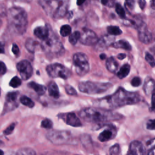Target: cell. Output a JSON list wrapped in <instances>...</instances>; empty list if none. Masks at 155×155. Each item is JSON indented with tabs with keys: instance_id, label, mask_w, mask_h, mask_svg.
I'll use <instances>...</instances> for the list:
<instances>
[{
	"instance_id": "cell-33",
	"label": "cell",
	"mask_w": 155,
	"mask_h": 155,
	"mask_svg": "<svg viewBox=\"0 0 155 155\" xmlns=\"http://www.w3.org/2000/svg\"><path fill=\"white\" fill-rule=\"evenodd\" d=\"M115 9L117 14L121 18H125V12L122 7V6L119 4H116L115 6Z\"/></svg>"
},
{
	"instance_id": "cell-16",
	"label": "cell",
	"mask_w": 155,
	"mask_h": 155,
	"mask_svg": "<svg viewBox=\"0 0 155 155\" xmlns=\"http://www.w3.org/2000/svg\"><path fill=\"white\" fill-rule=\"evenodd\" d=\"M128 153L136 155L143 154L145 153V148L140 141L133 140L130 144Z\"/></svg>"
},
{
	"instance_id": "cell-6",
	"label": "cell",
	"mask_w": 155,
	"mask_h": 155,
	"mask_svg": "<svg viewBox=\"0 0 155 155\" xmlns=\"http://www.w3.org/2000/svg\"><path fill=\"white\" fill-rule=\"evenodd\" d=\"M73 64L78 75L83 76L90 70V65L88 56L83 53H76L73 56Z\"/></svg>"
},
{
	"instance_id": "cell-5",
	"label": "cell",
	"mask_w": 155,
	"mask_h": 155,
	"mask_svg": "<svg viewBox=\"0 0 155 155\" xmlns=\"http://www.w3.org/2000/svg\"><path fill=\"white\" fill-rule=\"evenodd\" d=\"M42 47L46 52L56 55L62 54L64 50L59 39L54 34L51 33H50L49 36L45 40L43 41Z\"/></svg>"
},
{
	"instance_id": "cell-50",
	"label": "cell",
	"mask_w": 155,
	"mask_h": 155,
	"mask_svg": "<svg viewBox=\"0 0 155 155\" xmlns=\"http://www.w3.org/2000/svg\"><path fill=\"white\" fill-rule=\"evenodd\" d=\"M85 1V0H77V4L78 5H82Z\"/></svg>"
},
{
	"instance_id": "cell-3",
	"label": "cell",
	"mask_w": 155,
	"mask_h": 155,
	"mask_svg": "<svg viewBox=\"0 0 155 155\" xmlns=\"http://www.w3.org/2000/svg\"><path fill=\"white\" fill-rule=\"evenodd\" d=\"M8 24L10 29L15 33L22 35L27 26V15L25 11L18 7H13L7 12Z\"/></svg>"
},
{
	"instance_id": "cell-40",
	"label": "cell",
	"mask_w": 155,
	"mask_h": 155,
	"mask_svg": "<svg viewBox=\"0 0 155 155\" xmlns=\"http://www.w3.org/2000/svg\"><path fill=\"white\" fill-rule=\"evenodd\" d=\"M15 127V124L14 123L10 124V125L4 131V134H5V135H8V134H11V133L13 132V131Z\"/></svg>"
},
{
	"instance_id": "cell-25",
	"label": "cell",
	"mask_w": 155,
	"mask_h": 155,
	"mask_svg": "<svg viewBox=\"0 0 155 155\" xmlns=\"http://www.w3.org/2000/svg\"><path fill=\"white\" fill-rule=\"evenodd\" d=\"M130 71V65L128 64H124L117 73V76L119 79L125 78L128 76Z\"/></svg>"
},
{
	"instance_id": "cell-20",
	"label": "cell",
	"mask_w": 155,
	"mask_h": 155,
	"mask_svg": "<svg viewBox=\"0 0 155 155\" xmlns=\"http://www.w3.org/2000/svg\"><path fill=\"white\" fill-rule=\"evenodd\" d=\"M105 65L107 70L111 73H115L117 70L119 66L118 63L115 58L112 56L107 58Z\"/></svg>"
},
{
	"instance_id": "cell-28",
	"label": "cell",
	"mask_w": 155,
	"mask_h": 155,
	"mask_svg": "<svg viewBox=\"0 0 155 155\" xmlns=\"http://www.w3.org/2000/svg\"><path fill=\"white\" fill-rule=\"evenodd\" d=\"M107 32L109 35H113V36L119 35L122 33V30L120 29L119 27L117 26H113V25L108 26L107 27Z\"/></svg>"
},
{
	"instance_id": "cell-27",
	"label": "cell",
	"mask_w": 155,
	"mask_h": 155,
	"mask_svg": "<svg viewBox=\"0 0 155 155\" xmlns=\"http://www.w3.org/2000/svg\"><path fill=\"white\" fill-rule=\"evenodd\" d=\"M81 36V33L78 31H74L73 33L70 34L69 36L68 41L72 45H75L77 42L79 41V38Z\"/></svg>"
},
{
	"instance_id": "cell-48",
	"label": "cell",
	"mask_w": 155,
	"mask_h": 155,
	"mask_svg": "<svg viewBox=\"0 0 155 155\" xmlns=\"http://www.w3.org/2000/svg\"><path fill=\"white\" fill-rule=\"evenodd\" d=\"M126 57V54L124 53H120L117 55V58L120 60H122L124 59Z\"/></svg>"
},
{
	"instance_id": "cell-55",
	"label": "cell",
	"mask_w": 155,
	"mask_h": 155,
	"mask_svg": "<svg viewBox=\"0 0 155 155\" xmlns=\"http://www.w3.org/2000/svg\"><path fill=\"white\" fill-rule=\"evenodd\" d=\"M153 39H154V41H155V33L154 35V36H153Z\"/></svg>"
},
{
	"instance_id": "cell-42",
	"label": "cell",
	"mask_w": 155,
	"mask_h": 155,
	"mask_svg": "<svg viewBox=\"0 0 155 155\" xmlns=\"http://www.w3.org/2000/svg\"><path fill=\"white\" fill-rule=\"evenodd\" d=\"M151 107L152 110L155 109V91L151 94Z\"/></svg>"
},
{
	"instance_id": "cell-41",
	"label": "cell",
	"mask_w": 155,
	"mask_h": 155,
	"mask_svg": "<svg viewBox=\"0 0 155 155\" xmlns=\"http://www.w3.org/2000/svg\"><path fill=\"white\" fill-rule=\"evenodd\" d=\"M7 68L5 65L1 61H0V75H2L5 73Z\"/></svg>"
},
{
	"instance_id": "cell-32",
	"label": "cell",
	"mask_w": 155,
	"mask_h": 155,
	"mask_svg": "<svg viewBox=\"0 0 155 155\" xmlns=\"http://www.w3.org/2000/svg\"><path fill=\"white\" fill-rule=\"evenodd\" d=\"M9 85L13 88H17L21 85V80L18 76H14L10 81Z\"/></svg>"
},
{
	"instance_id": "cell-21",
	"label": "cell",
	"mask_w": 155,
	"mask_h": 155,
	"mask_svg": "<svg viewBox=\"0 0 155 155\" xmlns=\"http://www.w3.org/2000/svg\"><path fill=\"white\" fill-rule=\"evenodd\" d=\"M48 94L50 96L54 98H58L59 97V91L57 84L53 82H50L48 85Z\"/></svg>"
},
{
	"instance_id": "cell-11",
	"label": "cell",
	"mask_w": 155,
	"mask_h": 155,
	"mask_svg": "<svg viewBox=\"0 0 155 155\" xmlns=\"http://www.w3.org/2000/svg\"><path fill=\"white\" fill-rule=\"evenodd\" d=\"M138 38L139 41L145 44H149L153 40V35L148 31L147 25L141 22L138 27Z\"/></svg>"
},
{
	"instance_id": "cell-37",
	"label": "cell",
	"mask_w": 155,
	"mask_h": 155,
	"mask_svg": "<svg viewBox=\"0 0 155 155\" xmlns=\"http://www.w3.org/2000/svg\"><path fill=\"white\" fill-rule=\"evenodd\" d=\"M142 84V80L139 77H134L131 81V84L133 87H139Z\"/></svg>"
},
{
	"instance_id": "cell-52",
	"label": "cell",
	"mask_w": 155,
	"mask_h": 155,
	"mask_svg": "<svg viewBox=\"0 0 155 155\" xmlns=\"http://www.w3.org/2000/svg\"><path fill=\"white\" fill-rule=\"evenodd\" d=\"M100 58H101V59L103 60V59H104L106 58V55L104 54H101L100 55Z\"/></svg>"
},
{
	"instance_id": "cell-14",
	"label": "cell",
	"mask_w": 155,
	"mask_h": 155,
	"mask_svg": "<svg viewBox=\"0 0 155 155\" xmlns=\"http://www.w3.org/2000/svg\"><path fill=\"white\" fill-rule=\"evenodd\" d=\"M117 134L116 128L111 125L107 127L103 131H102L98 136V139L101 142H107L114 139Z\"/></svg>"
},
{
	"instance_id": "cell-8",
	"label": "cell",
	"mask_w": 155,
	"mask_h": 155,
	"mask_svg": "<svg viewBox=\"0 0 155 155\" xmlns=\"http://www.w3.org/2000/svg\"><path fill=\"white\" fill-rule=\"evenodd\" d=\"M48 74L53 78H60L67 79L71 76L70 71L62 64L55 63L48 65L46 68Z\"/></svg>"
},
{
	"instance_id": "cell-43",
	"label": "cell",
	"mask_w": 155,
	"mask_h": 155,
	"mask_svg": "<svg viewBox=\"0 0 155 155\" xmlns=\"http://www.w3.org/2000/svg\"><path fill=\"white\" fill-rule=\"evenodd\" d=\"M114 0H101V3L104 5L111 7L113 5Z\"/></svg>"
},
{
	"instance_id": "cell-4",
	"label": "cell",
	"mask_w": 155,
	"mask_h": 155,
	"mask_svg": "<svg viewBox=\"0 0 155 155\" xmlns=\"http://www.w3.org/2000/svg\"><path fill=\"white\" fill-rule=\"evenodd\" d=\"M112 87L110 82H94L85 81L80 82L78 88L82 93L88 94H96L103 93Z\"/></svg>"
},
{
	"instance_id": "cell-39",
	"label": "cell",
	"mask_w": 155,
	"mask_h": 155,
	"mask_svg": "<svg viewBox=\"0 0 155 155\" xmlns=\"http://www.w3.org/2000/svg\"><path fill=\"white\" fill-rule=\"evenodd\" d=\"M125 5L128 10H132L134 7V0H125Z\"/></svg>"
},
{
	"instance_id": "cell-22",
	"label": "cell",
	"mask_w": 155,
	"mask_h": 155,
	"mask_svg": "<svg viewBox=\"0 0 155 155\" xmlns=\"http://www.w3.org/2000/svg\"><path fill=\"white\" fill-rule=\"evenodd\" d=\"M28 87L32 88L39 95H42L46 91V87L42 85L38 84L35 82H30L28 84Z\"/></svg>"
},
{
	"instance_id": "cell-35",
	"label": "cell",
	"mask_w": 155,
	"mask_h": 155,
	"mask_svg": "<svg viewBox=\"0 0 155 155\" xmlns=\"http://www.w3.org/2000/svg\"><path fill=\"white\" fill-rule=\"evenodd\" d=\"M65 90L67 92V93L69 95L71 96H76L77 95V92L76 90L71 85H66L65 86Z\"/></svg>"
},
{
	"instance_id": "cell-46",
	"label": "cell",
	"mask_w": 155,
	"mask_h": 155,
	"mask_svg": "<svg viewBox=\"0 0 155 155\" xmlns=\"http://www.w3.org/2000/svg\"><path fill=\"white\" fill-rule=\"evenodd\" d=\"M139 2V5L140 7V8L142 10L144 8L145 6V0H138Z\"/></svg>"
},
{
	"instance_id": "cell-9",
	"label": "cell",
	"mask_w": 155,
	"mask_h": 155,
	"mask_svg": "<svg viewBox=\"0 0 155 155\" xmlns=\"http://www.w3.org/2000/svg\"><path fill=\"white\" fill-rule=\"evenodd\" d=\"M99 38L97 35L92 30L87 28L83 30L81 34L79 41L80 42L85 45H94L97 42Z\"/></svg>"
},
{
	"instance_id": "cell-30",
	"label": "cell",
	"mask_w": 155,
	"mask_h": 155,
	"mask_svg": "<svg viewBox=\"0 0 155 155\" xmlns=\"http://www.w3.org/2000/svg\"><path fill=\"white\" fill-rule=\"evenodd\" d=\"M18 154H27V155H31V154H35L36 153L35 151L30 148H23L21 149H19L18 152H17Z\"/></svg>"
},
{
	"instance_id": "cell-18",
	"label": "cell",
	"mask_w": 155,
	"mask_h": 155,
	"mask_svg": "<svg viewBox=\"0 0 155 155\" xmlns=\"http://www.w3.org/2000/svg\"><path fill=\"white\" fill-rule=\"evenodd\" d=\"M143 91L146 95H150L155 91V81L150 77H147L143 86Z\"/></svg>"
},
{
	"instance_id": "cell-56",
	"label": "cell",
	"mask_w": 155,
	"mask_h": 155,
	"mask_svg": "<svg viewBox=\"0 0 155 155\" xmlns=\"http://www.w3.org/2000/svg\"><path fill=\"white\" fill-rule=\"evenodd\" d=\"M58 1H63L64 0H58Z\"/></svg>"
},
{
	"instance_id": "cell-26",
	"label": "cell",
	"mask_w": 155,
	"mask_h": 155,
	"mask_svg": "<svg viewBox=\"0 0 155 155\" xmlns=\"http://www.w3.org/2000/svg\"><path fill=\"white\" fill-rule=\"evenodd\" d=\"M20 102L29 108H32L35 105L33 101L26 96H22L20 97Z\"/></svg>"
},
{
	"instance_id": "cell-36",
	"label": "cell",
	"mask_w": 155,
	"mask_h": 155,
	"mask_svg": "<svg viewBox=\"0 0 155 155\" xmlns=\"http://www.w3.org/2000/svg\"><path fill=\"white\" fill-rule=\"evenodd\" d=\"M53 126V122L50 119H45L41 122V127L44 128H51Z\"/></svg>"
},
{
	"instance_id": "cell-34",
	"label": "cell",
	"mask_w": 155,
	"mask_h": 155,
	"mask_svg": "<svg viewBox=\"0 0 155 155\" xmlns=\"http://www.w3.org/2000/svg\"><path fill=\"white\" fill-rule=\"evenodd\" d=\"M145 60L152 67H155V59L153 55L149 53H146L145 54Z\"/></svg>"
},
{
	"instance_id": "cell-19",
	"label": "cell",
	"mask_w": 155,
	"mask_h": 155,
	"mask_svg": "<svg viewBox=\"0 0 155 155\" xmlns=\"http://www.w3.org/2000/svg\"><path fill=\"white\" fill-rule=\"evenodd\" d=\"M58 0H38L39 4L42 7L44 10L48 14L53 15V8L55 7V4L58 2Z\"/></svg>"
},
{
	"instance_id": "cell-23",
	"label": "cell",
	"mask_w": 155,
	"mask_h": 155,
	"mask_svg": "<svg viewBox=\"0 0 155 155\" xmlns=\"http://www.w3.org/2000/svg\"><path fill=\"white\" fill-rule=\"evenodd\" d=\"M112 47L116 48H122L126 50H131V45L129 44L128 42L124 39H121L116 42H114L112 45Z\"/></svg>"
},
{
	"instance_id": "cell-13",
	"label": "cell",
	"mask_w": 155,
	"mask_h": 155,
	"mask_svg": "<svg viewBox=\"0 0 155 155\" xmlns=\"http://www.w3.org/2000/svg\"><path fill=\"white\" fill-rule=\"evenodd\" d=\"M114 41V37L113 35H107L103 36L98 39L97 42L94 45V48L97 51H103L107 49L109 46H111Z\"/></svg>"
},
{
	"instance_id": "cell-31",
	"label": "cell",
	"mask_w": 155,
	"mask_h": 155,
	"mask_svg": "<svg viewBox=\"0 0 155 155\" xmlns=\"http://www.w3.org/2000/svg\"><path fill=\"white\" fill-rule=\"evenodd\" d=\"M109 153L111 155H116L120 153V147L117 143L111 146L109 149Z\"/></svg>"
},
{
	"instance_id": "cell-51",
	"label": "cell",
	"mask_w": 155,
	"mask_h": 155,
	"mask_svg": "<svg viewBox=\"0 0 155 155\" xmlns=\"http://www.w3.org/2000/svg\"><path fill=\"white\" fill-rule=\"evenodd\" d=\"M151 7L153 8H155V0H151Z\"/></svg>"
},
{
	"instance_id": "cell-29",
	"label": "cell",
	"mask_w": 155,
	"mask_h": 155,
	"mask_svg": "<svg viewBox=\"0 0 155 155\" xmlns=\"http://www.w3.org/2000/svg\"><path fill=\"white\" fill-rule=\"evenodd\" d=\"M71 28L68 25H64L61 27L60 29V34L62 36L65 37L71 34Z\"/></svg>"
},
{
	"instance_id": "cell-1",
	"label": "cell",
	"mask_w": 155,
	"mask_h": 155,
	"mask_svg": "<svg viewBox=\"0 0 155 155\" xmlns=\"http://www.w3.org/2000/svg\"><path fill=\"white\" fill-rule=\"evenodd\" d=\"M140 99L139 93L128 91L120 87L114 93L96 101L95 104L101 108L110 110L127 105L137 104L140 101Z\"/></svg>"
},
{
	"instance_id": "cell-10",
	"label": "cell",
	"mask_w": 155,
	"mask_h": 155,
	"mask_svg": "<svg viewBox=\"0 0 155 155\" xmlns=\"http://www.w3.org/2000/svg\"><path fill=\"white\" fill-rule=\"evenodd\" d=\"M17 70L20 73L22 79H28L33 74V68L30 63L27 60H22L19 62L16 65Z\"/></svg>"
},
{
	"instance_id": "cell-45",
	"label": "cell",
	"mask_w": 155,
	"mask_h": 155,
	"mask_svg": "<svg viewBox=\"0 0 155 155\" xmlns=\"http://www.w3.org/2000/svg\"><path fill=\"white\" fill-rule=\"evenodd\" d=\"M7 12L5 11V8L4 6H2V5H0V15L4 16L7 15Z\"/></svg>"
},
{
	"instance_id": "cell-54",
	"label": "cell",
	"mask_w": 155,
	"mask_h": 155,
	"mask_svg": "<svg viewBox=\"0 0 155 155\" xmlns=\"http://www.w3.org/2000/svg\"><path fill=\"white\" fill-rule=\"evenodd\" d=\"M2 154H4V152L0 150V155H2Z\"/></svg>"
},
{
	"instance_id": "cell-53",
	"label": "cell",
	"mask_w": 155,
	"mask_h": 155,
	"mask_svg": "<svg viewBox=\"0 0 155 155\" xmlns=\"http://www.w3.org/2000/svg\"><path fill=\"white\" fill-rule=\"evenodd\" d=\"M151 51H152V52H154V53H155V45L154 46H153V47H152L151 48Z\"/></svg>"
},
{
	"instance_id": "cell-15",
	"label": "cell",
	"mask_w": 155,
	"mask_h": 155,
	"mask_svg": "<svg viewBox=\"0 0 155 155\" xmlns=\"http://www.w3.org/2000/svg\"><path fill=\"white\" fill-rule=\"evenodd\" d=\"M60 116L63 119L65 122L70 126L74 127H79L82 126V123L78 116L74 113H68L64 114H61Z\"/></svg>"
},
{
	"instance_id": "cell-7",
	"label": "cell",
	"mask_w": 155,
	"mask_h": 155,
	"mask_svg": "<svg viewBox=\"0 0 155 155\" xmlns=\"http://www.w3.org/2000/svg\"><path fill=\"white\" fill-rule=\"evenodd\" d=\"M47 138L53 144L64 145L68 143L72 138L71 134L68 131L53 130L46 134Z\"/></svg>"
},
{
	"instance_id": "cell-38",
	"label": "cell",
	"mask_w": 155,
	"mask_h": 155,
	"mask_svg": "<svg viewBox=\"0 0 155 155\" xmlns=\"http://www.w3.org/2000/svg\"><path fill=\"white\" fill-rule=\"evenodd\" d=\"M147 128L150 130H155V119H150L146 124Z\"/></svg>"
},
{
	"instance_id": "cell-24",
	"label": "cell",
	"mask_w": 155,
	"mask_h": 155,
	"mask_svg": "<svg viewBox=\"0 0 155 155\" xmlns=\"http://www.w3.org/2000/svg\"><path fill=\"white\" fill-rule=\"evenodd\" d=\"M38 46L39 43L31 38H28L25 42V47L30 52L34 53L37 50Z\"/></svg>"
},
{
	"instance_id": "cell-44",
	"label": "cell",
	"mask_w": 155,
	"mask_h": 155,
	"mask_svg": "<svg viewBox=\"0 0 155 155\" xmlns=\"http://www.w3.org/2000/svg\"><path fill=\"white\" fill-rule=\"evenodd\" d=\"M12 52L15 54H18L19 52V47H18V45L16 44H13V46H12Z\"/></svg>"
},
{
	"instance_id": "cell-49",
	"label": "cell",
	"mask_w": 155,
	"mask_h": 155,
	"mask_svg": "<svg viewBox=\"0 0 155 155\" xmlns=\"http://www.w3.org/2000/svg\"><path fill=\"white\" fill-rule=\"evenodd\" d=\"M148 154H151V155H155V147H153L151 149H150L148 152Z\"/></svg>"
},
{
	"instance_id": "cell-2",
	"label": "cell",
	"mask_w": 155,
	"mask_h": 155,
	"mask_svg": "<svg viewBox=\"0 0 155 155\" xmlns=\"http://www.w3.org/2000/svg\"><path fill=\"white\" fill-rule=\"evenodd\" d=\"M79 116L84 120L93 123H102L111 120H117L122 118V116L117 113L102 108L88 107L81 110Z\"/></svg>"
},
{
	"instance_id": "cell-17",
	"label": "cell",
	"mask_w": 155,
	"mask_h": 155,
	"mask_svg": "<svg viewBox=\"0 0 155 155\" xmlns=\"http://www.w3.org/2000/svg\"><path fill=\"white\" fill-rule=\"evenodd\" d=\"M50 33V29L47 26L38 27L34 30L35 35L42 41L45 40L49 36Z\"/></svg>"
},
{
	"instance_id": "cell-47",
	"label": "cell",
	"mask_w": 155,
	"mask_h": 155,
	"mask_svg": "<svg viewBox=\"0 0 155 155\" xmlns=\"http://www.w3.org/2000/svg\"><path fill=\"white\" fill-rule=\"evenodd\" d=\"M4 44L2 42H0V53H4Z\"/></svg>"
},
{
	"instance_id": "cell-12",
	"label": "cell",
	"mask_w": 155,
	"mask_h": 155,
	"mask_svg": "<svg viewBox=\"0 0 155 155\" xmlns=\"http://www.w3.org/2000/svg\"><path fill=\"white\" fill-rule=\"evenodd\" d=\"M19 95L18 91L9 92L7 93L5 98V104L4 105L5 113L12 111L16 108L18 105L17 102V99Z\"/></svg>"
}]
</instances>
